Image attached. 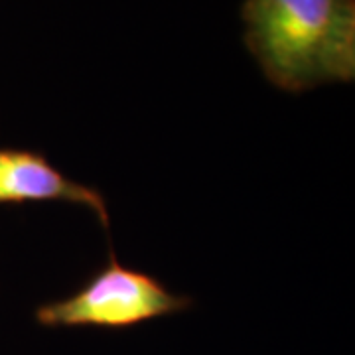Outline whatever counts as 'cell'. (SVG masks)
I'll return each mask as SVG.
<instances>
[{
	"mask_svg": "<svg viewBox=\"0 0 355 355\" xmlns=\"http://www.w3.org/2000/svg\"><path fill=\"white\" fill-rule=\"evenodd\" d=\"M243 22L249 50L280 89L354 79L355 0H245Z\"/></svg>",
	"mask_w": 355,
	"mask_h": 355,
	"instance_id": "obj_1",
	"label": "cell"
},
{
	"mask_svg": "<svg viewBox=\"0 0 355 355\" xmlns=\"http://www.w3.org/2000/svg\"><path fill=\"white\" fill-rule=\"evenodd\" d=\"M191 306L188 296H178L144 272L125 268L111 257L109 265L87 284L50 304L40 306L36 320L44 328H107L125 330L184 312Z\"/></svg>",
	"mask_w": 355,
	"mask_h": 355,
	"instance_id": "obj_2",
	"label": "cell"
},
{
	"mask_svg": "<svg viewBox=\"0 0 355 355\" xmlns=\"http://www.w3.org/2000/svg\"><path fill=\"white\" fill-rule=\"evenodd\" d=\"M26 202H69L83 205L109 225L101 193L64 176L36 153L0 148V205Z\"/></svg>",
	"mask_w": 355,
	"mask_h": 355,
	"instance_id": "obj_3",
	"label": "cell"
}]
</instances>
